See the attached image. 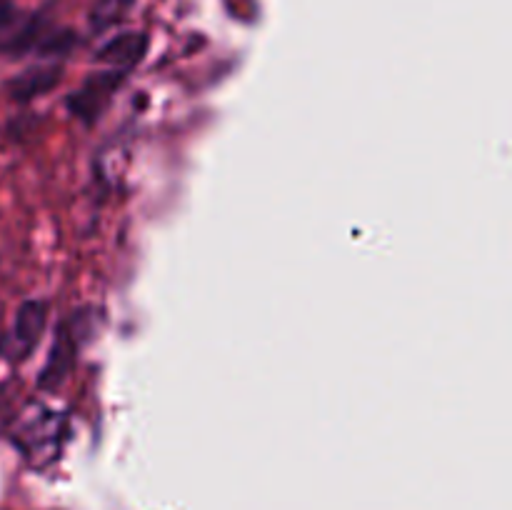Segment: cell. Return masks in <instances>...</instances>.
I'll use <instances>...</instances> for the list:
<instances>
[{"label": "cell", "mask_w": 512, "mask_h": 510, "mask_svg": "<svg viewBox=\"0 0 512 510\" xmlns=\"http://www.w3.org/2000/svg\"><path fill=\"white\" fill-rule=\"evenodd\" d=\"M58 83V65H35V68H28L20 75H15V78L5 85V90H8L10 98L15 100H33L38 98V95H45L48 90H53Z\"/></svg>", "instance_id": "cell-5"}, {"label": "cell", "mask_w": 512, "mask_h": 510, "mask_svg": "<svg viewBox=\"0 0 512 510\" xmlns=\"http://www.w3.org/2000/svg\"><path fill=\"white\" fill-rule=\"evenodd\" d=\"M145 50H148V38L145 33L138 30H128V33H120L115 38H110L103 48L98 50L100 63L110 65L113 70H123L128 73L133 65H138L143 60Z\"/></svg>", "instance_id": "cell-4"}, {"label": "cell", "mask_w": 512, "mask_h": 510, "mask_svg": "<svg viewBox=\"0 0 512 510\" xmlns=\"http://www.w3.org/2000/svg\"><path fill=\"white\" fill-rule=\"evenodd\" d=\"M48 323V305L43 300H25L15 313L13 323V345L18 355H28L38 345Z\"/></svg>", "instance_id": "cell-3"}, {"label": "cell", "mask_w": 512, "mask_h": 510, "mask_svg": "<svg viewBox=\"0 0 512 510\" xmlns=\"http://www.w3.org/2000/svg\"><path fill=\"white\" fill-rule=\"evenodd\" d=\"M38 40V23L18 8L13 0H0V55H15L33 48Z\"/></svg>", "instance_id": "cell-1"}, {"label": "cell", "mask_w": 512, "mask_h": 510, "mask_svg": "<svg viewBox=\"0 0 512 510\" xmlns=\"http://www.w3.org/2000/svg\"><path fill=\"white\" fill-rule=\"evenodd\" d=\"M123 75H125L123 70H113V68H110L108 73L93 75V78H90L88 83L75 93V98H70V108H73V113L85 120L98 118V113L108 105L110 95L115 93V88L120 85Z\"/></svg>", "instance_id": "cell-2"}]
</instances>
